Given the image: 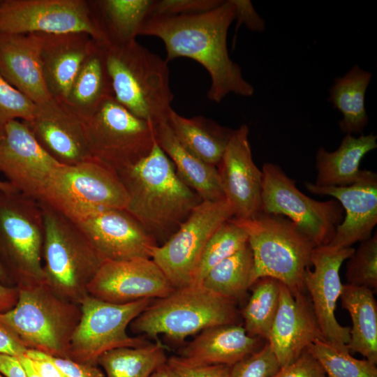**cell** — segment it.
Listing matches in <instances>:
<instances>
[{"instance_id":"42","label":"cell","mask_w":377,"mask_h":377,"mask_svg":"<svg viewBox=\"0 0 377 377\" xmlns=\"http://www.w3.org/2000/svg\"><path fill=\"white\" fill-rule=\"evenodd\" d=\"M167 363L181 377H230V367L225 364H195L180 356L170 357Z\"/></svg>"},{"instance_id":"32","label":"cell","mask_w":377,"mask_h":377,"mask_svg":"<svg viewBox=\"0 0 377 377\" xmlns=\"http://www.w3.org/2000/svg\"><path fill=\"white\" fill-rule=\"evenodd\" d=\"M371 77V73L355 64L329 89L328 101L341 113L339 126L345 134L362 133L369 123L364 100Z\"/></svg>"},{"instance_id":"46","label":"cell","mask_w":377,"mask_h":377,"mask_svg":"<svg viewBox=\"0 0 377 377\" xmlns=\"http://www.w3.org/2000/svg\"><path fill=\"white\" fill-rule=\"evenodd\" d=\"M26 357L39 377H67L48 357L47 354L28 349Z\"/></svg>"},{"instance_id":"35","label":"cell","mask_w":377,"mask_h":377,"mask_svg":"<svg viewBox=\"0 0 377 377\" xmlns=\"http://www.w3.org/2000/svg\"><path fill=\"white\" fill-rule=\"evenodd\" d=\"M280 283L261 277L251 286V295L242 311L243 327L249 335L267 340L279 306Z\"/></svg>"},{"instance_id":"29","label":"cell","mask_w":377,"mask_h":377,"mask_svg":"<svg viewBox=\"0 0 377 377\" xmlns=\"http://www.w3.org/2000/svg\"><path fill=\"white\" fill-rule=\"evenodd\" d=\"M112 96L114 93L103 45L95 40L71 85L64 105L83 120Z\"/></svg>"},{"instance_id":"6","label":"cell","mask_w":377,"mask_h":377,"mask_svg":"<svg viewBox=\"0 0 377 377\" xmlns=\"http://www.w3.org/2000/svg\"><path fill=\"white\" fill-rule=\"evenodd\" d=\"M232 219L248 235L253 261L252 283L271 277L293 293L305 290L304 272L311 265L316 245L297 226L283 216L263 212L250 219Z\"/></svg>"},{"instance_id":"18","label":"cell","mask_w":377,"mask_h":377,"mask_svg":"<svg viewBox=\"0 0 377 377\" xmlns=\"http://www.w3.org/2000/svg\"><path fill=\"white\" fill-rule=\"evenodd\" d=\"M175 289L151 258L104 261L87 288L88 295L113 304L160 299Z\"/></svg>"},{"instance_id":"10","label":"cell","mask_w":377,"mask_h":377,"mask_svg":"<svg viewBox=\"0 0 377 377\" xmlns=\"http://www.w3.org/2000/svg\"><path fill=\"white\" fill-rule=\"evenodd\" d=\"M82 121L92 158L116 172L147 156L156 142L154 124L135 116L114 96Z\"/></svg>"},{"instance_id":"49","label":"cell","mask_w":377,"mask_h":377,"mask_svg":"<svg viewBox=\"0 0 377 377\" xmlns=\"http://www.w3.org/2000/svg\"><path fill=\"white\" fill-rule=\"evenodd\" d=\"M18 299V288L0 283V313L12 309Z\"/></svg>"},{"instance_id":"9","label":"cell","mask_w":377,"mask_h":377,"mask_svg":"<svg viewBox=\"0 0 377 377\" xmlns=\"http://www.w3.org/2000/svg\"><path fill=\"white\" fill-rule=\"evenodd\" d=\"M128 201L117 172L91 158L58 166L38 202L75 220L102 209H125Z\"/></svg>"},{"instance_id":"55","label":"cell","mask_w":377,"mask_h":377,"mask_svg":"<svg viewBox=\"0 0 377 377\" xmlns=\"http://www.w3.org/2000/svg\"><path fill=\"white\" fill-rule=\"evenodd\" d=\"M0 377H2V376L0 375Z\"/></svg>"},{"instance_id":"4","label":"cell","mask_w":377,"mask_h":377,"mask_svg":"<svg viewBox=\"0 0 377 377\" xmlns=\"http://www.w3.org/2000/svg\"><path fill=\"white\" fill-rule=\"evenodd\" d=\"M16 286L17 301L12 309L0 313V323L27 349L68 358L81 316L80 304L61 298L45 283Z\"/></svg>"},{"instance_id":"5","label":"cell","mask_w":377,"mask_h":377,"mask_svg":"<svg viewBox=\"0 0 377 377\" xmlns=\"http://www.w3.org/2000/svg\"><path fill=\"white\" fill-rule=\"evenodd\" d=\"M39 202L44 223V283L61 298L80 304L103 260L75 222Z\"/></svg>"},{"instance_id":"14","label":"cell","mask_w":377,"mask_h":377,"mask_svg":"<svg viewBox=\"0 0 377 377\" xmlns=\"http://www.w3.org/2000/svg\"><path fill=\"white\" fill-rule=\"evenodd\" d=\"M0 32H84L102 44L85 0H0Z\"/></svg>"},{"instance_id":"15","label":"cell","mask_w":377,"mask_h":377,"mask_svg":"<svg viewBox=\"0 0 377 377\" xmlns=\"http://www.w3.org/2000/svg\"><path fill=\"white\" fill-rule=\"evenodd\" d=\"M0 140V173L20 193L40 201L46 184L60 164L38 144L27 125L13 120Z\"/></svg>"},{"instance_id":"48","label":"cell","mask_w":377,"mask_h":377,"mask_svg":"<svg viewBox=\"0 0 377 377\" xmlns=\"http://www.w3.org/2000/svg\"><path fill=\"white\" fill-rule=\"evenodd\" d=\"M0 374L6 377H28L20 359L6 354H0Z\"/></svg>"},{"instance_id":"28","label":"cell","mask_w":377,"mask_h":377,"mask_svg":"<svg viewBox=\"0 0 377 377\" xmlns=\"http://www.w3.org/2000/svg\"><path fill=\"white\" fill-rule=\"evenodd\" d=\"M377 147V135L361 134L358 137L346 134L339 147L328 151L319 147L316 154L317 171L315 185L346 186L355 183L362 170L360 163L364 156Z\"/></svg>"},{"instance_id":"37","label":"cell","mask_w":377,"mask_h":377,"mask_svg":"<svg viewBox=\"0 0 377 377\" xmlns=\"http://www.w3.org/2000/svg\"><path fill=\"white\" fill-rule=\"evenodd\" d=\"M306 349L327 377H377L376 365L367 359L354 358L348 348H339L324 339H318Z\"/></svg>"},{"instance_id":"25","label":"cell","mask_w":377,"mask_h":377,"mask_svg":"<svg viewBox=\"0 0 377 377\" xmlns=\"http://www.w3.org/2000/svg\"><path fill=\"white\" fill-rule=\"evenodd\" d=\"M262 339L249 335L239 324L208 327L179 352L195 364L232 366L260 349Z\"/></svg>"},{"instance_id":"44","label":"cell","mask_w":377,"mask_h":377,"mask_svg":"<svg viewBox=\"0 0 377 377\" xmlns=\"http://www.w3.org/2000/svg\"><path fill=\"white\" fill-rule=\"evenodd\" d=\"M235 8L236 32L238 28L244 24L249 30L263 32L265 23L257 13L252 3L249 0H232Z\"/></svg>"},{"instance_id":"36","label":"cell","mask_w":377,"mask_h":377,"mask_svg":"<svg viewBox=\"0 0 377 377\" xmlns=\"http://www.w3.org/2000/svg\"><path fill=\"white\" fill-rule=\"evenodd\" d=\"M248 243L246 232L232 218L224 222L207 242L192 285H200L214 266L243 249Z\"/></svg>"},{"instance_id":"41","label":"cell","mask_w":377,"mask_h":377,"mask_svg":"<svg viewBox=\"0 0 377 377\" xmlns=\"http://www.w3.org/2000/svg\"><path fill=\"white\" fill-rule=\"evenodd\" d=\"M222 1L223 0H154L150 17L202 13L218 6Z\"/></svg>"},{"instance_id":"20","label":"cell","mask_w":377,"mask_h":377,"mask_svg":"<svg viewBox=\"0 0 377 377\" xmlns=\"http://www.w3.org/2000/svg\"><path fill=\"white\" fill-rule=\"evenodd\" d=\"M306 190L318 195H328L337 200L346 215L338 226L329 245L337 248L351 247L371 236L377 223V175L371 170H362L359 179L346 186H318L304 182Z\"/></svg>"},{"instance_id":"24","label":"cell","mask_w":377,"mask_h":377,"mask_svg":"<svg viewBox=\"0 0 377 377\" xmlns=\"http://www.w3.org/2000/svg\"><path fill=\"white\" fill-rule=\"evenodd\" d=\"M0 75L37 106L52 100L45 84L37 34L0 32Z\"/></svg>"},{"instance_id":"40","label":"cell","mask_w":377,"mask_h":377,"mask_svg":"<svg viewBox=\"0 0 377 377\" xmlns=\"http://www.w3.org/2000/svg\"><path fill=\"white\" fill-rule=\"evenodd\" d=\"M280 367L272 348L266 342L260 349L231 366L230 377H272Z\"/></svg>"},{"instance_id":"16","label":"cell","mask_w":377,"mask_h":377,"mask_svg":"<svg viewBox=\"0 0 377 377\" xmlns=\"http://www.w3.org/2000/svg\"><path fill=\"white\" fill-rule=\"evenodd\" d=\"M354 251L352 247L337 248L329 244L316 246L310 259L313 269L307 267L304 276V289L310 295L323 339L343 348H348L350 327L339 323L335 309L343 288L339 270Z\"/></svg>"},{"instance_id":"13","label":"cell","mask_w":377,"mask_h":377,"mask_svg":"<svg viewBox=\"0 0 377 377\" xmlns=\"http://www.w3.org/2000/svg\"><path fill=\"white\" fill-rule=\"evenodd\" d=\"M234 216L226 199L202 201L173 235L154 246L151 259L175 288L193 284L207 242L221 224Z\"/></svg>"},{"instance_id":"8","label":"cell","mask_w":377,"mask_h":377,"mask_svg":"<svg viewBox=\"0 0 377 377\" xmlns=\"http://www.w3.org/2000/svg\"><path fill=\"white\" fill-rule=\"evenodd\" d=\"M43 238L40 202L0 191V263L16 286L44 283Z\"/></svg>"},{"instance_id":"31","label":"cell","mask_w":377,"mask_h":377,"mask_svg":"<svg viewBox=\"0 0 377 377\" xmlns=\"http://www.w3.org/2000/svg\"><path fill=\"white\" fill-rule=\"evenodd\" d=\"M342 306L352 320L349 352L358 353L370 362L377 364V303L374 291L367 287L343 284Z\"/></svg>"},{"instance_id":"11","label":"cell","mask_w":377,"mask_h":377,"mask_svg":"<svg viewBox=\"0 0 377 377\" xmlns=\"http://www.w3.org/2000/svg\"><path fill=\"white\" fill-rule=\"evenodd\" d=\"M262 172L260 212L288 218L316 246L330 244L343 219L340 203L335 199L318 201L304 194L275 163H264Z\"/></svg>"},{"instance_id":"22","label":"cell","mask_w":377,"mask_h":377,"mask_svg":"<svg viewBox=\"0 0 377 377\" xmlns=\"http://www.w3.org/2000/svg\"><path fill=\"white\" fill-rule=\"evenodd\" d=\"M24 122L41 147L60 164L71 165L92 158L83 121L54 100L38 106L34 118Z\"/></svg>"},{"instance_id":"1","label":"cell","mask_w":377,"mask_h":377,"mask_svg":"<svg viewBox=\"0 0 377 377\" xmlns=\"http://www.w3.org/2000/svg\"><path fill=\"white\" fill-rule=\"evenodd\" d=\"M235 20L232 0L198 13L175 16H151L140 35L161 40L167 62L180 57L193 59L208 72L210 87L207 98L220 103L230 94L251 96L254 88L244 79L239 66L230 58L228 32Z\"/></svg>"},{"instance_id":"50","label":"cell","mask_w":377,"mask_h":377,"mask_svg":"<svg viewBox=\"0 0 377 377\" xmlns=\"http://www.w3.org/2000/svg\"><path fill=\"white\" fill-rule=\"evenodd\" d=\"M149 377H181L167 362L158 367Z\"/></svg>"},{"instance_id":"3","label":"cell","mask_w":377,"mask_h":377,"mask_svg":"<svg viewBox=\"0 0 377 377\" xmlns=\"http://www.w3.org/2000/svg\"><path fill=\"white\" fill-rule=\"evenodd\" d=\"M103 48L115 99L143 120L165 121L174 98L165 59L136 40Z\"/></svg>"},{"instance_id":"17","label":"cell","mask_w":377,"mask_h":377,"mask_svg":"<svg viewBox=\"0 0 377 377\" xmlns=\"http://www.w3.org/2000/svg\"><path fill=\"white\" fill-rule=\"evenodd\" d=\"M104 261L151 258L155 239L126 209H102L72 220Z\"/></svg>"},{"instance_id":"27","label":"cell","mask_w":377,"mask_h":377,"mask_svg":"<svg viewBox=\"0 0 377 377\" xmlns=\"http://www.w3.org/2000/svg\"><path fill=\"white\" fill-rule=\"evenodd\" d=\"M154 130L157 145L171 160L179 177L202 201L226 199L217 167L205 163L182 146L165 121L154 124Z\"/></svg>"},{"instance_id":"53","label":"cell","mask_w":377,"mask_h":377,"mask_svg":"<svg viewBox=\"0 0 377 377\" xmlns=\"http://www.w3.org/2000/svg\"><path fill=\"white\" fill-rule=\"evenodd\" d=\"M0 191L17 192L7 181L0 180Z\"/></svg>"},{"instance_id":"26","label":"cell","mask_w":377,"mask_h":377,"mask_svg":"<svg viewBox=\"0 0 377 377\" xmlns=\"http://www.w3.org/2000/svg\"><path fill=\"white\" fill-rule=\"evenodd\" d=\"M87 3L102 44L121 45L136 40L151 16L154 0H93Z\"/></svg>"},{"instance_id":"39","label":"cell","mask_w":377,"mask_h":377,"mask_svg":"<svg viewBox=\"0 0 377 377\" xmlns=\"http://www.w3.org/2000/svg\"><path fill=\"white\" fill-rule=\"evenodd\" d=\"M38 106L0 75V125L13 121H29Z\"/></svg>"},{"instance_id":"21","label":"cell","mask_w":377,"mask_h":377,"mask_svg":"<svg viewBox=\"0 0 377 377\" xmlns=\"http://www.w3.org/2000/svg\"><path fill=\"white\" fill-rule=\"evenodd\" d=\"M318 339L323 337L311 301L304 291L293 293L281 283L279 306L267 340L280 367L295 361Z\"/></svg>"},{"instance_id":"54","label":"cell","mask_w":377,"mask_h":377,"mask_svg":"<svg viewBox=\"0 0 377 377\" xmlns=\"http://www.w3.org/2000/svg\"><path fill=\"white\" fill-rule=\"evenodd\" d=\"M4 135V126L0 125V140Z\"/></svg>"},{"instance_id":"43","label":"cell","mask_w":377,"mask_h":377,"mask_svg":"<svg viewBox=\"0 0 377 377\" xmlns=\"http://www.w3.org/2000/svg\"><path fill=\"white\" fill-rule=\"evenodd\" d=\"M272 377H326L316 357L307 350L293 362L280 367Z\"/></svg>"},{"instance_id":"19","label":"cell","mask_w":377,"mask_h":377,"mask_svg":"<svg viewBox=\"0 0 377 377\" xmlns=\"http://www.w3.org/2000/svg\"><path fill=\"white\" fill-rule=\"evenodd\" d=\"M249 134L246 124L234 130L217 166L225 198L238 219L260 212L263 172L253 161Z\"/></svg>"},{"instance_id":"12","label":"cell","mask_w":377,"mask_h":377,"mask_svg":"<svg viewBox=\"0 0 377 377\" xmlns=\"http://www.w3.org/2000/svg\"><path fill=\"white\" fill-rule=\"evenodd\" d=\"M151 302V299H142L113 304L87 295L80 304L81 316L71 337L68 358L98 365V357L106 351L147 343L129 336L126 330Z\"/></svg>"},{"instance_id":"2","label":"cell","mask_w":377,"mask_h":377,"mask_svg":"<svg viewBox=\"0 0 377 377\" xmlns=\"http://www.w3.org/2000/svg\"><path fill=\"white\" fill-rule=\"evenodd\" d=\"M117 173L128 195L125 209L156 243L165 242L202 201L156 142L147 156Z\"/></svg>"},{"instance_id":"47","label":"cell","mask_w":377,"mask_h":377,"mask_svg":"<svg viewBox=\"0 0 377 377\" xmlns=\"http://www.w3.org/2000/svg\"><path fill=\"white\" fill-rule=\"evenodd\" d=\"M27 350L18 337L0 323V354L20 358L26 356Z\"/></svg>"},{"instance_id":"7","label":"cell","mask_w":377,"mask_h":377,"mask_svg":"<svg viewBox=\"0 0 377 377\" xmlns=\"http://www.w3.org/2000/svg\"><path fill=\"white\" fill-rule=\"evenodd\" d=\"M237 319L234 301L202 285H190L151 302L130 327L133 332L153 338L163 334L180 341L208 327L235 324Z\"/></svg>"},{"instance_id":"52","label":"cell","mask_w":377,"mask_h":377,"mask_svg":"<svg viewBox=\"0 0 377 377\" xmlns=\"http://www.w3.org/2000/svg\"><path fill=\"white\" fill-rule=\"evenodd\" d=\"M0 282L1 284H4L7 286H10V283L13 282L1 263H0Z\"/></svg>"},{"instance_id":"33","label":"cell","mask_w":377,"mask_h":377,"mask_svg":"<svg viewBox=\"0 0 377 377\" xmlns=\"http://www.w3.org/2000/svg\"><path fill=\"white\" fill-rule=\"evenodd\" d=\"M161 342L147 343L137 347H122L103 353L97 360L105 377H149L167 362Z\"/></svg>"},{"instance_id":"45","label":"cell","mask_w":377,"mask_h":377,"mask_svg":"<svg viewBox=\"0 0 377 377\" xmlns=\"http://www.w3.org/2000/svg\"><path fill=\"white\" fill-rule=\"evenodd\" d=\"M47 356L67 377H105L98 365L80 363L68 358Z\"/></svg>"},{"instance_id":"51","label":"cell","mask_w":377,"mask_h":377,"mask_svg":"<svg viewBox=\"0 0 377 377\" xmlns=\"http://www.w3.org/2000/svg\"><path fill=\"white\" fill-rule=\"evenodd\" d=\"M19 359L26 370L28 377H39L32 369L29 360L26 356Z\"/></svg>"},{"instance_id":"23","label":"cell","mask_w":377,"mask_h":377,"mask_svg":"<svg viewBox=\"0 0 377 377\" xmlns=\"http://www.w3.org/2000/svg\"><path fill=\"white\" fill-rule=\"evenodd\" d=\"M37 34L46 88L53 100L64 105L95 40L84 32Z\"/></svg>"},{"instance_id":"30","label":"cell","mask_w":377,"mask_h":377,"mask_svg":"<svg viewBox=\"0 0 377 377\" xmlns=\"http://www.w3.org/2000/svg\"><path fill=\"white\" fill-rule=\"evenodd\" d=\"M165 121L182 146L201 161L216 167L234 131L202 116L185 117L172 108L169 110Z\"/></svg>"},{"instance_id":"34","label":"cell","mask_w":377,"mask_h":377,"mask_svg":"<svg viewBox=\"0 0 377 377\" xmlns=\"http://www.w3.org/2000/svg\"><path fill=\"white\" fill-rule=\"evenodd\" d=\"M253 255L248 244L214 266L200 285L209 290L235 302L252 285Z\"/></svg>"},{"instance_id":"38","label":"cell","mask_w":377,"mask_h":377,"mask_svg":"<svg viewBox=\"0 0 377 377\" xmlns=\"http://www.w3.org/2000/svg\"><path fill=\"white\" fill-rule=\"evenodd\" d=\"M347 283L377 289V234L360 242L358 248L347 259Z\"/></svg>"}]
</instances>
